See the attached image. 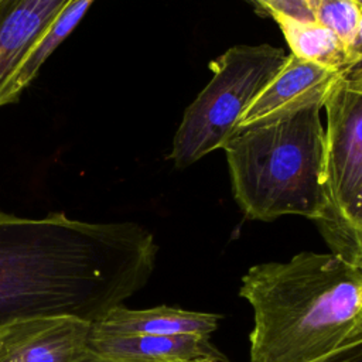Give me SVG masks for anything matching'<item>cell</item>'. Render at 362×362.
Here are the masks:
<instances>
[{
	"instance_id": "7a4b0ae2",
	"label": "cell",
	"mask_w": 362,
	"mask_h": 362,
	"mask_svg": "<svg viewBox=\"0 0 362 362\" xmlns=\"http://www.w3.org/2000/svg\"><path fill=\"white\" fill-rule=\"evenodd\" d=\"M239 296L253 311L250 362H313L362 328V269L332 252L255 264Z\"/></svg>"
},
{
	"instance_id": "8992f818",
	"label": "cell",
	"mask_w": 362,
	"mask_h": 362,
	"mask_svg": "<svg viewBox=\"0 0 362 362\" xmlns=\"http://www.w3.org/2000/svg\"><path fill=\"white\" fill-rule=\"evenodd\" d=\"M342 72L345 71L321 66L288 52L283 68L250 103L236 130L272 123L310 106H324Z\"/></svg>"
},
{
	"instance_id": "8fae6325",
	"label": "cell",
	"mask_w": 362,
	"mask_h": 362,
	"mask_svg": "<svg viewBox=\"0 0 362 362\" xmlns=\"http://www.w3.org/2000/svg\"><path fill=\"white\" fill-rule=\"evenodd\" d=\"M93 1L95 0H71L66 3L11 74L10 81L0 95V107L20 98L23 90L34 81L44 62L79 24Z\"/></svg>"
},
{
	"instance_id": "9c48e42d",
	"label": "cell",
	"mask_w": 362,
	"mask_h": 362,
	"mask_svg": "<svg viewBox=\"0 0 362 362\" xmlns=\"http://www.w3.org/2000/svg\"><path fill=\"white\" fill-rule=\"evenodd\" d=\"M71 0H0V95L11 74Z\"/></svg>"
},
{
	"instance_id": "ac0fdd59",
	"label": "cell",
	"mask_w": 362,
	"mask_h": 362,
	"mask_svg": "<svg viewBox=\"0 0 362 362\" xmlns=\"http://www.w3.org/2000/svg\"><path fill=\"white\" fill-rule=\"evenodd\" d=\"M79 362H115V361H109V359H103V358H99V356H95L93 354L89 355L88 358L79 361Z\"/></svg>"
},
{
	"instance_id": "d6986e66",
	"label": "cell",
	"mask_w": 362,
	"mask_h": 362,
	"mask_svg": "<svg viewBox=\"0 0 362 362\" xmlns=\"http://www.w3.org/2000/svg\"><path fill=\"white\" fill-rule=\"evenodd\" d=\"M356 1H358V3L362 6V0H356Z\"/></svg>"
},
{
	"instance_id": "7c38bea8",
	"label": "cell",
	"mask_w": 362,
	"mask_h": 362,
	"mask_svg": "<svg viewBox=\"0 0 362 362\" xmlns=\"http://www.w3.org/2000/svg\"><path fill=\"white\" fill-rule=\"evenodd\" d=\"M279 24L290 54L337 71L348 69V48L344 41L325 25L293 18H274Z\"/></svg>"
},
{
	"instance_id": "3957f363",
	"label": "cell",
	"mask_w": 362,
	"mask_h": 362,
	"mask_svg": "<svg viewBox=\"0 0 362 362\" xmlns=\"http://www.w3.org/2000/svg\"><path fill=\"white\" fill-rule=\"evenodd\" d=\"M322 106L236 130L225 143L232 192L247 219L317 221L325 208Z\"/></svg>"
},
{
	"instance_id": "277c9868",
	"label": "cell",
	"mask_w": 362,
	"mask_h": 362,
	"mask_svg": "<svg viewBox=\"0 0 362 362\" xmlns=\"http://www.w3.org/2000/svg\"><path fill=\"white\" fill-rule=\"evenodd\" d=\"M281 48L269 44L235 45L209 62L212 76L182 115L168 158L188 167L223 148L266 85L286 64Z\"/></svg>"
},
{
	"instance_id": "52a82bcc",
	"label": "cell",
	"mask_w": 362,
	"mask_h": 362,
	"mask_svg": "<svg viewBox=\"0 0 362 362\" xmlns=\"http://www.w3.org/2000/svg\"><path fill=\"white\" fill-rule=\"evenodd\" d=\"M92 322L72 317L33 318L0 327V362H79Z\"/></svg>"
},
{
	"instance_id": "e0dca14e",
	"label": "cell",
	"mask_w": 362,
	"mask_h": 362,
	"mask_svg": "<svg viewBox=\"0 0 362 362\" xmlns=\"http://www.w3.org/2000/svg\"><path fill=\"white\" fill-rule=\"evenodd\" d=\"M173 362H228L226 358H197V359H180Z\"/></svg>"
},
{
	"instance_id": "30bf717a",
	"label": "cell",
	"mask_w": 362,
	"mask_h": 362,
	"mask_svg": "<svg viewBox=\"0 0 362 362\" xmlns=\"http://www.w3.org/2000/svg\"><path fill=\"white\" fill-rule=\"evenodd\" d=\"M89 351L115 362H173L197 358H225L211 342L198 335H126L95 337L90 334Z\"/></svg>"
},
{
	"instance_id": "ba28073f",
	"label": "cell",
	"mask_w": 362,
	"mask_h": 362,
	"mask_svg": "<svg viewBox=\"0 0 362 362\" xmlns=\"http://www.w3.org/2000/svg\"><path fill=\"white\" fill-rule=\"evenodd\" d=\"M219 320V314L182 310L170 305H157L144 310H130L124 305H119L100 320L92 322L90 334L95 337H211L212 332L216 331Z\"/></svg>"
},
{
	"instance_id": "2e32d148",
	"label": "cell",
	"mask_w": 362,
	"mask_h": 362,
	"mask_svg": "<svg viewBox=\"0 0 362 362\" xmlns=\"http://www.w3.org/2000/svg\"><path fill=\"white\" fill-rule=\"evenodd\" d=\"M362 64V14L354 38L348 47V69Z\"/></svg>"
},
{
	"instance_id": "6da1fadb",
	"label": "cell",
	"mask_w": 362,
	"mask_h": 362,
	"mask_svg": "<svg viewBox=\"0 0 362 362\" xmlns=\"http://www.w3.org/2000/svg\"><path fill=\"white\" fill-rule=\"evenodd\" d=\"M157 249L136 222L0 209V327L49 317L95 322L146 286Z\"/></svg>"
},
{
	"instance_id": "5b68a950",
	"label": "cell",
	"mask_w": 362,
	"mask_h": 362,
	"mask_svg": "<svg viewBox=\"0 0 362 362\" xmlns=\"http://www.w3.org/2000/svg\"><path fill=\"white\" fill-rule=\"evenodd\" d=\"M322 107L325 208L315 223L342 209L362 182V64L342 72Z\"/></svg>"
},
{
	"instance_id": "9a60e30c",
	"label": "cell",
	"mask_w": 362,
	"mask_h": 362,
	"mask_svg": "<svg viewBox=\"0 0 362 362\" xmlns=\"http://www.w3.org/2000/svg\"><path fill=\"white\" fill-rule=\"evenodd\" d=\"M257 13L272 17L279 18V17H286V18H293L298 21H305V23H314L317 21L307 0H250Z\"/></svg>"
},
{
	"instance_id": "5bb4252c",
	"label": "cell",
	"mask_w": 362,
	"mask_h": 362,
	"mask_svg": "<svg viewBox=\"0 0 362 362\" xmlns=\"http://www.w3.org/2000/svg\"><path fill=\"white\" fill-rule=\"evenodd\" d=\"M317 23L334 31L349 47L362 14L356 0H307Z\"/></svg>"
},
{
	"instance_id": "4fadbf2b",
	"label": "cell",
	"mask_w": 362,
	"mask_h": 362,
	"mask_svg": "<svg viewBox=\"0 0 362 362\" xmlns=\"http://www.w3.org/2000/svg\"><path fill=\"white\" fill-rule=\"evenodd\" d=\"M315 225L332 253L362 269V182L342 209Z\"/></svg>"
}]
</instances>
